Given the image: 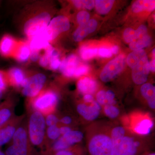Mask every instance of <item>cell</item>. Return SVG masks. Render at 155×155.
Returning a JSON list of instances; mask_svg holds the SVG:
<instances>
[{"instance_id": "cell-1", "label": "cell", "mask_w": 155, "mask_h": 155, "mask_svg": "<svg viewBox=\"0 0 155 155\" xmlns=\"http://www.w3.org/2000/svg\"><path fill=\"white\" fill-rule=\"evenodd\" d=\"M110 131L111 128L102 123L89 127L87 145L90 155H114Z\"/></svg>"}, {"instance_id": "cell-2", "label": "cell", "mask_w": 155, "mask_h": 155, "mask_svg": "<svg viewBox=\"0 0 155 155\" xmlns=\"http://www.w3.org/2000/svg\"><path fill=\"white\" fill-rule=\"evenodd\" d=\"M28 138L32 146L43 151L46 148V130L47 126L45 116L38 111L32 110L26 124Z\"/></svg>"}, {"instance_id": "cell-3", "label": "cell", "mask_w": 155, "mask_h": 155, "mask_svg": "<svg viewBox=\"0 0 155 155\" xmlns=\"http://www.w3.org/2000/svg\"><path fill=\"white\" fill-rule=\"evenodd\" d=\"M140 135H135L127 130L119 138L112 140L114 155H140L145 149L143 140Z\"/></svg>"}, {"instance_id": "cell-4", "label": "cell", "mask_w": 155, "mask_h": 155, "mask_svg": "<svg viewBox=\"0 0 155 155\" xmlns=\"http://www.w3.org/2000/svg\"><path fill=\"white\" fill-rule=\"evenodd\" d=\"M58 97L55 92L47 90L40 92L31 101L32 110L38 111L45 116L54 113L58 103Z\"/></svg>"}, {"instance_id": "cell-5", "label": "cell", "mask_w": 155, "mask_h": 155, "mask_svg": "<svg viewBox=\"0 0 155 155\" xmlns=\"http://www.w3.org/2000/svg\"><path fill=\"white\" fill-rule=\"evenodd\" d=\"M11 143L14 147L13 155H35L28 138L26 123L22 122L14 134Z\"/></svg>"}, {"instance_id": "cell-6", "label": "cell", "mask_w": 155, "mask_h": 155, "mask_svg": "<svg viewBox=\"0 0 155 155\" xmlns=\"http://www.w3.org/2000/svg\"><path fill=\"white\" fill-rule=\"evenodd\" d=\"M84 135L81 131L72 130L69 133L61 136L47 149L42 152L57 151L67 149L82 141Z\"/></svg>"}, {"instance_id": "cell-7", "label": "cell", "mask_w": 155, "mask_h": 155, "mask_svg": "<svg viewBox=\"0 0 155 155\" xmlns=\"http://www.w3.org/2000/svg\"><path fill=\"white\" fill-rule=\"evenodd\" d=\"M50 14L44 12L28 20L25 23L24 31L26 36L30 38L42 32L51 20Z\"/></svg>"}, {"instance_id": "cell-8", "label": "cell", "mask_w": 155, "mask_h": 155, "mask_svg": "<svg viewBox=\"0 0 155 155\" xmlns=\"http://www.w3.org/2000/svg\"><path fill=\"white\" fill-rule=\"evenodd\" d=\"M70 26V22L67 17L59 16L51 20L43 32L50 42L55 39L60 34L69 30Z\"/></svg>"}, {"instance_id": "cell-9", "label": "cell", "mask_w": 155, "mask_h": 155, "mask_svg": "<svg viewBox=\"0 0 155 155\" xmlns=\"http://www.w3.org/2000/svg\"><path fill=\"white\" fill-rule=\"evenodd\" d=\"M46 79V76L42 73H38L27 78L22 87V94L29 98H33L41 92Z\"/></svg>"}, {"instance_id": "cell-10", "label": "cell", "mask_w": 155, "mask_h": 155, "mask_svg": "<svg viewBox=\"0 0 155 155\" xmlns=\"http://www.w3.org/2000/svg\"><path fill=\"white\" fill-rule=\"evenodd\" d=\"M124 64L125 57L123 55H120L114 58L103 69L100 75L101 80L105 82L110 81L122 71Z\"/></svg>"}, {"instance_id": "cell-11", "label": "cell", "mask_w": 155, "mask_h": 155, "mask_svg": "<svg viewBox=\"0 0 155 155\" xmlns=\"http://www.w3.org/2000/svg\"><path fill=\"white\" fill-rule=\"evenodd\" d=\"M24 117L15 116L10 122L0 127V147L12 140L17 128L23 121Z\"/></svg>"}, {"instance_id": "cell-12", "label": "cell", "mask_w": 155, "mask_h": 155, "mask_svg": "<svg viewBox=\"0 0 155 155\" xmlns=\"http://www.w3.org/2000/svg\"><path fill=\"white\" fill-rule=\"evenodd\" d=\"M132 69V78L134 83L139 85L145 83L150 72L149 61L147 57L143 58Z\"/></svg>"}, {"instance_id": "cell-13", "label": "cell", "mask_w": 155, "mask_h": 155, "mask_svg": "<svg viewBox=\"0 0 155 155\" xmlns=\"http://www.w3.org/2000/svg\"><path fill=\"white\" fill-rule=\"evenodd\" d=\"M78 113L84 119L88 121H92L99 116L101 106L96 101L91 104L79 103L76 105Z\"/></svg>"}, {"instance_id": "cell-14", "label": "cell", "mask_w": 155, "mask_h": 155, "mask_svg": "<svg viewBox=\"0 0 155 155\" xmlns=\"http://www.w3.org/2000/svg\"><path fill=\"white\" fill-rule=\"evenodd\" d=\"M153 124V122L150 116L143 115L132 119L131 127L133 132L137 135L144 136L150 133Z\"/></svg>"}, {"instance_id": "cell-15", "label": "cell", "mask_w": 155, "mask_h": 155, "mask_svg": "<svg viewBox=\"0 0 155 155\" xmlns=\"http://www.w3.org/2000/svg\"><path fill=\"white\" fill-rule=\"evenodd\" d=\"M79 60L75 55H70L61 62L60 69L62 74L67 77H73L75 71L79 66Z\"/></svg>"}, {"instance_id": "cell-16", "label": "cell", "mask_w": 155, "mask_h": 155, "mask_svg": "<svg viewBox=\"0 0 155 155\" xmlns=\"http://www.w3.org/2000/svg\"><path fill=\"white\" fill-rule=\"evenodd\" d=\"M14 103L8 100L0 104V127H2L14 117Z\"/></svg>"}, {"instance_id": "cell-17", "label": "cell", "mask_w": 155, "mask_h": 155, "mask_svg": "<svg viewBox=\"0 0 155 155\" xmlns=\"http://www.w3.org/2000/svg\"><path fill=\"white\" fill-rule=\"evenodd\" d=\"M97 22L94 19L90 20L84 25H80L73 34V38L75 41H82L88 34L94 32L96 29Z\"/></svg>"}, {"instance_id": "cell-18", "label": "cell", "mask_w": 155, "mask_h": 155, "mask_svg": "<svg viewBox=\"0 0 155 155\" xmlns=\"http://www.w3.org/2000/svg\"><path fill=\"white\" fill-rule=\"evenodd\" d=\"M78 90L84 95L92 94L96 91L97 83L95 81L88 77L81 78L78 82Z\"/></svg>"}, {"instance_id": "cell-19", "label": "cell", "mask_w": 155, "mask_h": 155, "mask_svg": "<svg viewBox=\"0 0 155 155\" xmlns=\"http://www.w3.org/2000/svg\"><path fill=\"white\" fill-rule=\"evenodd\" d=\"M8 80L12 85L23 87L27 81V78L21 69L14 68L9 71L8 75Z\"/></svg>"}, {"instance_id": "cell-20", "label": "cell", "mask_w": 155, "mask_h": 155, "mask_svg": "<svg viewBox=\"0 0 155 155\" xmlns=\"http://www.w3.org/2000/svg\"><path fill=\"white\" fill-rule=\"evenodd\" d=\"M142 95L146 101L148 106L150 109H155V88L151 84L144 83L140 88Z\"/></svg>"}, {"instance_id": "cell-21", "label": "cell", "mask_w": 155, "mask_h": 155, "mask_svg": "<svg viewBox=\"0 0 155 155\" xmlns=\"http://www.w3.org/2000/svg\"><path fill=\"white\" fill-rule=\"evenodd\" d=\"M29 48L31 51H40L42 49H46L50 45L49 41L43 31L31 38Z\"/></svg>"}, {"instance_id": "cell-22", "label": "cell", "mask_w": 155, "mask_h": 155, "mask_svg": "<svg viewBox=\"0 0 155 155\" xmlns=\"http://www.w3.org/2000/svg\"><path fill=\"white\" fill-rule=\"evenodd\" d=\"M155 8V1L139 0L134 3L132 10L134 13H137L143 11H153Z\"/></svg>"}, {"instance_id": "cell-23", "label": "cell", "mask_w": 155, "mask_h": 155, "mask_svg": "<svg viewBox=\"0 0 155 155\" xmlns=\"http://www.w3.org/2000/svg\"><path fill=\"white\" fill-rule=\"evenodd\" d=\"M14 46V40L11 36L5 35L0 41V54L5 57L11 54Z\"/></svg>"}, {"instance_id": "cell-24", "label": "cell", "mask_w": 155, "mask_h": 155, "mask_svg": "<svg viewBox=\"0 0 155 155\" xmlns=\"http://www.w3.org/2000/svg\"><path fill=\"white\" fill-rule=\"evenodd\" d=\"M61 136V134L58 125L47 127L46 130V148L45 150L47 149L52 143L60 138Z\"/></svg>"}, {"instance_id": "cell-25", "label": "cell", "mask_w": 155, "mask_h": 155, "mask_svg": "<svg viewBox=\"0 0 155 155\" xmlns=\"http://www.w3.org/2000/svg\"><path fill=\"white\" fill-rule=\"evenodd\" d=\"M147 54L143 49L133 51L127 56V65L132 69L134 66L141 61L143 58L146 57Z\"/></svg>"}, {"instance_id": "cell-26", "label": "cell", "mask_w": 155, "mask_h": 155, "mask_svg": "<svg viewBox=\"0 0 155 155\" xmlns=\"http://www.w3.org/2000/svg\"><path fill=\"white\" fill-rule=\"evenodd\" d=\"M151 42L150 37L147 34L141 38L135 40L130 43L129 47L133 51L143 49V48L149 46Z\"/></svg>"}, {"instance_id": "cell-27", "label": "cell", "mask_w": 155, "mask_h": 155, "mask_svg": "<svg viewBox=\"0 0 155 155\" xmlns=\"http://www.w3.org/2000/svg\"><path fill=\"white\" fill-rule=\"evenodd\" d=\"M114 1L97 0L95 1V7L98 13L101 14H105L110 12L113 7Z\"/></svg>"}, {"instance_id": "cell-28", "label": "cell", "mask_w": 155, "mask_h": 155, "mask_svg": "<svg viewBox=\"0 0 155 155\" xmlns=\"http://www.w3.org/2000/svg\"><path fill=\"white\" fill-rule=\"evenodd\" d=\"M80 54L83 60H87L98 54V49L97 48H88L86 47H82L81 48Z\"/></svg>"}, {"instance_id": "cell-29", "label": "cell", "mask_w": 155, "mask_h": 155, "mask_svg": "<svg viewBox=\"0 0 155 155\" xmlns=\"http://www.w3.org/2000/svg\"><path fill=\"white\" fill-rule=\"evenodd\" d=\"M31 50L27 45L21 46L18 50L17 58L18 61L21 62H25L28 61L30 58Z\"/></svg>"}, {"instance_id": "cell-30", "label": "cell", "mask_w": 155, "mask_h": 155, "mask_svg": "<svg viewBox=\"0 0 155 155\" xmlns=\"http://www.w3.org/2000/svg\"><path fill=\"white\" fill-rule=\"evenodd\" d=\"M104 112L106 116L112 119H116L120 114L119 108L116 105H106L104 106Z\"/></svg>"}, {"instance_id": "cell-31", "label": "cell", "mask_w": 155, "mask_h": 155, "mask_svg": "<svg viewBox=\"0 0 155 155\" xmlns=\"http://www.w3.org/2000/svg\"><path fill=\"white\" fill-rule=\"evenodd\" d=\"M45 50V54L40 58L39 64L41 67H47L49 65L50 58L54 49L50 45Z\"/></svg>"}, {"instance_id": "cell-32", "label": "cell", "mask_w": 155, "mask_h": 155, "mask_svg": "<svg viewBox=\"0 0 155 155\" xmlns=\"http://www.w3.org/2000/svg\"><path fill=\"white\" fill-rule=\"evenodd\" d=\"M72 3L75 7L78 8L87 9L88 10H91L94 8L95 6L94 1H72Z\"/></svg>"}, {"instance_id": "cell-33", "label": "cell", "mask_w": 155, "mask_h": 155, "mask_svg": "<svg viewBox=\"0 0 155 155\" xmlns=\"http://www.w3.org/2000/svg\"><path fill=\"white\" fill-rule=\"evenodd\" d=\"M61 62L59 59V54L55 50H54L50 58L49 65L50 68L52 70H55L60 67Z\"/></svg>"}, {"instance_id": "cell-34", "label": "cell", "mask_w": 155, "mask_h": 155, "mask_svg": "<svg viewBox=\"0 0 155 155\" xmlns=\"http://www.w3.org/2000/svg\"><path fill=\"white\" fill-rule=\"evenodd\" d=\"M45 117L47 127L59 125L60 118L54 113L48 114Z\"/></svg>"}, {"instance_id": "cell-35", "label": "cell", "mask_w": 155, "mask_h": 155, "mask_svg": "<svg viewBox=\"0 0 155 155\" xmlns=\"http://www.w3.org/2000/svg\"><path fill=\"white\" fill-rule=\"evenodd\" d=\"M90 15L85 11H81L77 15L78 23L80 25H84L90 20Z\"/></svg>"}, {"instance_id": "cell-36", "label": "cell", "mask_w": 155, "mask_h": 155, "mask_svg": "<svg viewBox=\"0 0 155 155\" xmlns=\"http://www.w3.org/2000/svg\"><path fill=\"white\" fill-rule=\"evenodd\" d=\"M135 30L133 28H126L123 34L124 40L128 43H130L134 40L135 38Z\"/></svg>"}, {"instance_id": "cell-37", "label": "cell", "mask_w": 155, "mask_h": 155, "mask_svg": "<svg viewBox=\"0 0 155 155\" xmlns=\"http://www.w3.org/2000/svg\"><path fill=\"white\" fill-rule=\"evenodd\" d=\"M96 101L101 106H104L107 105L105 91L101 90L99 91L96 95Z\"/></svg>"}, {"instance_id": "cell-38", "label": "cell", "mask_w": 155, "mask_h": 155, "mask_svg": "<svg viewBox=\"0 0 155 155\" xmlns=\"http://www.w3.org/2000/svg\"><path fill=\"white\" fill-rule=\"evenodd\" d=\"M8 76L5 73L0 70V91L4 92L7 88L8 83Z\"/></svg>"}, {"instance_id": "cell-39", "label": "cell", "mask_w": 155, "mask_h": 155, "mask_svg": "<svg viewBox=\"0 0 155 155\" xmlns=\"http://www.w3.org/2000/svg\"><path fill=\"white\" fill-rule=\"evenodd\" d=\"M89 67L86 65H81L78 66L75 71L73 77L78 78L80 77L88 72Z\"/></svg>"}, {"instance_id": "cell-40", "label": "cell", "mask_w": 155, "mask_h": 155, "mask_svg": "<svg viewBox=\"0 0 155 155\" xmlns=\"http://www.w3.org/2000/svg\"><path fill=\"white\" fill-rule=\"evenodd\" d=\"M135 38L134 40L137 39L141 38L145 35L147 34V29L146 26L144 25H141L138 27V28L135 30Z\"/></svg>"}, {"instance_id": "cell-41", "label": "cell", "mask_w": 155, "mask_h": 155, "mask_svg": "<svg viewBox=\"0 0 155 155\" xmlns=\"http://www.w3.org/2000/svg\"><path fill=\"white\" fill-rule=\"evenodd\" d=\"M73 122V119L70 116H66L60 118L59 125L70 126Z\"/></svg>"}, {"instance_id": "cell-42", "label": "cell", "mask_w": 155, "mask_h": 155, "mask_svg": "<svg viewBox=\"0 0 155 155\" xmlns=\"http://www.w3.org/2000/svg\"><path fill=\"white\" fill-rule=\"evenodd\" d=\"M98 54L102 58H110L113 55L110 50L101 48L98 50Z\"/></svg>"}, {"instance_id": "cell-43", "label": "cell", "mask_w": 155, "mask_h": 155, "mask_svg": "<svg viewBox=\"0 0 155 155\" xmlns=\"http://www.w3.org/2000/svg\"><path fill=\"white\" fill-rule=\"evenodd\" d=\"M58 126H59V129H60L61 136L66 134L69 133V132L72 130V128L70 126L63 125H59Z\"/></svg>"}, {"instance_id": "cell-44", "label": "cell", "mask_w": 155, "mask_h": 155, "mask_svg": "<svg viewBox=\"0 0 155 155\" xmlns=\"http://www.w3.org/2000/svg\"><path fill=\"white\" fill-rule=\"evenodd\" d=\"M95 101L94 98L91 94L84 95L83 97V101L85 104H91Z\"/></svg>"}, {"instance_id": "cell-45", "label": "cell", "mask_w": 155, "mask_h": 155, "mask_svg": "<svg viewBox=\"0 0 155 155\" xmlns=\"http://www.w3.org/2000/svg\"><path fill=\"white\" fill-rule=\"evenodd\" d=\"M39 58V52L36 51H31L30 58L33 61H36L38 60Z\"/></svg>"}, {"instance_id": "cell-46", "label": "cell", "mask_w": 155, "mask_h": 155, "mask_svg": "<svg viewBox=\"0 0 155 155\" xmlns=\"http://www.w3.org/2000/svg\"><path fill=\"white\" fill-rule=\"evenodd\" d=\"M150 70L152 72H154L155 70V59H153L150 62H149Z\"/></svg>"}, {"instance_id": "cell-47", "label": "cell", "mask_w": 155, "mask_h": 155, "mask_svg": "<svg viewBox=\"0 0 155 155\" xmlns=\"http://www.w3.org/2000/svg\"><path fill=\"white\" fill-rule=\"evenodd\" d=\"M110 51L112 54H117L119 51V47L117 46H114L110 49Z\"/></svg>"}, {"instance_id": "cell-48", "label": "cell", "mask_w": 155, "mask_h": 155, "mask_svg": "<svg viewBox=\"0 0 155 155\" xmlns=\"http://www.w3.org/2000/svg\"><path fill=\"white\" fill-rule=\"evenodd\" d=\"M3 92H4L0 91V99H1L2 98L3 96Z\"/></svg>"}, {"instance_id": "cell-49", "label": "cell", "mask_w": 155, "mask_h": 155, "mask_svg": "<svg viewBox=\"0 0 155 155\" xmlns=\"http://www.w3.org/2000/svg\"><path fill=\"white\" fill-rule=\"evenodd\" d=\"M0 155H6L5 152L2 151L1 149H0Z\"/></svg>"}, {"instance_id": "cell-50", "label": "cell", "mask_w": 155, "mask_h": 155, "mask_svg": "<svg viewBox=\"0 0 155 155\" xmlns=\"http://www.w3.org/2000/svg\"><path fill=\"white\" fill-rule=\"evenodd\" d=\"M147 155H155L154 153H151L148 154Z\"/></svg>"}, {"instance_id": "cell-51", "label": "cell", "mask_w": 155, "mask_h": 155, "mask_svg": "<svg viewBox=\"0 0 155 155\" xmlns=\"http://www.w3.org/2000/svg\"><path fill=\"white\" fill-rule=\"evenodd\" d=\"M77 155H82V152L78 154Z\"/></svg>"}]
</instances>
